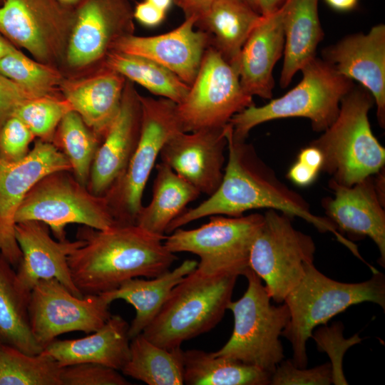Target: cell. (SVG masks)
<instances>
[{"instance_id": "6da1fadb", "label": "cell", "mask_w": 385, "mask_h": 385, "mask_svg": "<svg viewBox=\"0 0 385 385\" xmlns=\"http://www.w3.org/2000/svg\"><path fill=\"white\" fill-rule=\"evenodd\" d=\"M225 130L228 158L220 185L207 200L173 220L165 233L205 217H238L250 210L265 208L302 218L321 232H332L345 245L349 243L328 218L312 213L306 200L278 180L251 145L233 139L229 123Z\"/></svg>"}, {"instance_id": "7a4b0ae2", "label": "cell", "mask_w": 385, "mask_h": 385, "mask_svg": "<svg viewBox=\"0 0 385 385\" xmlns=\"http://www.w3.org/2000/svg\"><path fill=\"white\" fill-rule=\"evenodd\" d=\"M76 236L84 244L68 257L73 281L83 294H101L127 280L155 277L170 270L177 260L158 235L134 225L106 230L82 225Z\"/></svg>"}, {"instance_id": "3957f363", "label": "cell", "mask_w": 385, "mask_h": 385, "mask_svg": "<svg viewBox=\"0 0 385 385\" xmlns=\"http://www.w3.org/2000/svg\"><path fill=\"white\" fill-rule=\"evenodd\" d=\"M373 302L385 309V277L378 271L368 280L344 283L334 280L319 272L314 264L309 266L299 283L284 302L290 319L282 331L293 350V364L305 368L308 358L306 344L314 329L350 306Z\"/></svg>"}, {"instance_id": "277c9868", "label": "cell", "mask_w": 385, "mask_h": 385, "mask_svg": "<svg viewBox=\"0 0 385 385\" xmlns=\"http://www.w3.org/2000/svg\"><path fill=\"white\" fill-rule=\"evenodd\" d=\"M237 277L206 274L196 268L173 288L142 334L158 346L172 349L210 331L227 309Z\"/></svg>"}, {"instance_id": "5b68a950", "label": "cell", "mask_w": 385, "mask_h": 385, "mask_svg": "<svg viewBox=\"0 0 385 385\" xmlns=\"http://www.w3.org/2000/svg\"><path fill=\"white\" fill-rule=\"evenodd\" d=\"M374 103L367 90L354 86L342 98L332 124L310 144L323 155L321 170L341 185L351 186L384 166L385 149L372 133L368 118Z\"/></svg>"}, {"instance_id": "8992f818", "label": "cell", "mask_w": 385, "mask_h": 385, "mask_svg": "<svg viewBox=\"0 0 385 385\" xmlns=\"http://www.w3.org/2000/svg\"><path fill=\"white\" fill-rule=\"evenodd\" d=\"M300 71L302 80L284 96L262 106L253 104L232 117L229 123L233 139L245 140L254 127L280 118H308L316 131H324L332 124L342 98L354 86L353 81L316 58Z\"/></svg>"}, {"instance_id": "52a82bcc", "label": "cell", "mask_w": 385, "mask_h": 385, "mask_svg": "<svg viewBox=\"0 0 385 385\" xmlns=\"http://www.w3.org/2000/svg\"><path fill=\"white\" fill-rule=\"evenodd\" d=\"M243 275L248 285L242 297L230 302L234 317L232 334L215 356H223L252 365L272 374L284 359L279 339L290 314L287 304H271L272 299L261 279L249 267Z\"/></svg>"}, {"instance_id": "ba28073f", "label": "cell", "mask_w": 385, "mask_h": 385, "mask_svg": "<svg viewBox=\"0 0 385 385\" xmlns=\"http://www.w3.org/2000/svg\"><path fill=\"white\" fill-rule=\"evenodd\" d=\"M35 220L46 224L58 240H67L68 224L106 230L116 223L105 197L93 194L71 171L52 172L26 194L15 215V222Z\"/></svg>"}, {"instance_id": "9c48e42d", "label": "cell", "mask_w": 385, "mask_h": 385, "mask_svg": "<svg viewBox=\"0 0 385 385\" xmlns=\"http://www.w3.org/2000/svg\"><path fill=\"white\" fill-rule=\"evenodd\" d=\"M141 128L138 145L121 178L104 196L116 225H134L143 207L145 185L160 150L174 134L183 131L177 104L140 95Z\"/></svg>"}, {"instance_id": "30bf717a", "label": "cell", "mask_w": 385, "mask_h": 385, "mask_svg": "<svg viewBox=\"0 0 385 385\" xmlns=\"http://www.w3.org/2000/svg\"><path fill=\"white\" fill-rule=\"evenodd\" d=\"M292 217L267 210L249 256V267L265 282L271 299L278 304L284 302L314 264V242L294 227Z\"/></svg>"}, {"instance_id": "8fae6325", "label": "cell", "mask_w": 385, "mask_h": 385, "mask_svg": "<svg viewBox=\"0 0 385 385\" xmlns=\"http://www.w3.org/2000/svg\"><path fill=\"white\" fill-rule=\"evenodd\" d=\"M210 217L207 223L197 228L175 230L165 237L164 245L174 254L197 255V269L204 274L243 275L249 268L250 248L264 215Z\"/></svg>"}, {"instance_id": "7c38bea8", "label": "cell", "mask_w": 385, "mask_h": 385, "mask_svg": "<svg viewBox=\"0 0 385 385\" xmlns=\"http://www.w3.org/2000/svg\"><path fill=\"white\" fill-rule=\"evenodd\" d=\"M242 88L239 74L210 46L184 100L177 104L181 129L190 133L222 128L233 115L253 105Z\"/></svg>"}, {"instance_id": "4fadbf2b", "label": "cell", "mask_w": 385, "mask_h": 385, "mask_svg": "<svg viewBox=\"0 0 385 385\" xmlns=\"http://www.w3.org/2000/svg\"><path fill=\"white\" fill-rule=\"evenodd\" d=\"M74 19V8L57 0H4L0 34L35 60L60 68Z\"/></svg>"}, {"instance_id": "5bb4252c", "label": "cell", "mask_w": 385, "mask_h": 385, "mask_svg": "<svg viewBox=\"0 0 385 385\" xmlns=\"http://www.w3.org/2000/svg\"><path fill=\"white\" fill-rule=\"evenodd\" d=\"M133 20L130 0H81L74 7L63 64L79 73L101 68L115 43L134 34Z\"/></svg>"}, {"instance_id": "9a60e30c", "label": "cell", "mask_w": 385, "mask_h": 385, "mask_svg": "<svg viewBox=\"0 0 385 385\" xmlns=\"http://www.w3.org/2000/svg\"><path fill=\"white\" fill-rule=\"evenodd\" d=\"M109 305L101 294L77 297L56 279H41L29 302L33 335L43 349L62 334L94 332L111 316Z\"/></svg>"}, {"instance_id": "2e32d148", "label": "cell", "mask_w": 385, "mask_h": 385, "mask_svg": "<svg viewBox=\"0 0 385 385\" xmlns=\"http://www.w3.org/2000/svg\"><path fill=\"white\" fill-rule=\"evenodd\" d=\"M58 170L71 171L66 157L52 143L36 138L19 161L0 160V255L18 267L21 252L15 237V215L24 198L43 177Z\"/></svg>"}, {"instance_id": "e0dca14e", "label": "cell", "mask_w": 385, "mask_h": 385, "mask_svg": "<svg viewBox=\"0 0 385 385\" xmlns=\"http://www.w3.org/2000/svg\"><path fill=\"white\" fill-rule=\"evenodd\" d=\"M15 237L21 252L16 279L24 292L31 294L38 281L53 278L74 295H83L73 281L68 262V256L84 244L83 240H54L49 227L35 220L16 223Z\"/></svg>"}, {"instance_id": "ac0fdd59", "label": "cell", "mask_w": 385, "mask_h": 385, "mask_svg": "<svg viewBox=\"0 0 385 385\" xmlns=\"http://www.w3.org/2000/svg\"><path fill=\"white\" fill-rule=\"evenodd\" d=\"M141 118L140 94L126 79L118 112L91 165L87 188L93 194L104 197L123 176L139 140Z\"/></svg>"}, {"instance_id": "d6986e66", "label": "cell", "mask_w": 385, "mask_h": 385, "mask_svg": "<svg viewBox=\"0 0 385 385\" xmlns=\"http://www.w3.org/2000/svg\"><path fill=\"white\" fill-rule=\"evenodd\" d=\"M225 125L176 133L163 146L160 153L161 162L200 193L211 195L223 178L224 151L227 147Z\"/></svg>"}, {"instance_id": "ffe728a7", "label": "cell", "mask_w": 385, "mask_h": 385, "mask_svg": "<svg viewBox=\"0 0 385 385\" xmlns=\"http://www.w3.org/2000/svg\"><path fill=\"white\" fill-rule=\"evenodd\" d=\"M196 16L185 18L176 29L157 36L133 34L118 40L113 51L142 56L171 71L183 82H193L206 49L210 46V35L195 30Z\"/></svg>"}, {"instance_id": "44dd1931", "label": "cell", "mask_w": 385, "mask_h": 385, "mask_svg": "<svg viewBox=\"0 0 385 385\" xmlns=\"http://www.w3.org/2000/svg\"><path fill=\"white\" fill-rule=\"evenodd\" d=\"M324 61L338 74L360 83L376 104L381 128L385 125V26L366 34L349 36L323 51Z\"/></svg>"}, {"instance_id": "7402d4cb", "label": "cell", "mask_w": 385, "mask_h": 385, "mask_svg": "<svg viewBox=\"0 0 385 385\" xmlns=\"http://www.w3.org/2000/svg\"><path fill=\"white\" fill-rule=\"evenodd\" d=\"M334 197L323 202L329 220L338 232L351 239L371 238L380 252V265L385 266L384 202L379 197L372 176L351 185L331 179Z\"/></svg>"}, {"instance_id": "603a6c76", "label": "cell", "mask_w": 385, "mask_h": 385, "mask_svg": "<svg viewBox=\"0 0 385 385\" xmlns=\"http://www.w3.org/2000/svg\"><path fill=\"white\" fill-rule=\"evenodd\" d=\"M125 81L119 73L102 66L89 74L65 76L60 92L102 140L118 112Z\"/></svg>"}, {"instance_id": "cb8c5ba5", "label": "cell", "mask_w": 385, "mask_h": 385, "mask_svg": "<svg viewBox=\"0 0 385 385\" xmlns=\"http://www.w3.org/2000/svg\"><path fill=\"white\" fill-rule=\"evenodd\" d=\"M284 47L283 7L263 16L244 43L238 61L243 90L250 96L270 99L274 81L273 68Z\"/></svg>"}, {"instance_id": "d4e9b609", "label": "cell", "mask_w": 385, "mask_h": 385, "mask_svg": "<svg viewBox=\"0 0 385 385\" xmlns=\"http://www.w3.org/2000/svg\"><path fill=\"white\" fill-rule=\"evenodd\" d=\"M129 324L120 315H111L92 334L76 339H55L41 352L61 366L80 363L100 364L121 371L130 357Z\"/></svg>"}, {"instance_id": "484cf974", "label": "cell", "mask_w": 385, "mask_h": 385, "mask_svg": "<svg viewBox=\"0 0 385 385\" xmlns=\"http://www.w3.org/2000/svg\"><path fill=\"white\" fill-rule=\"evenodd\" d=\"M261 18L242 0H215L197 18L195 27L210 35V46L238 72L242 48Z\"/></svg>"}, {"instance_id": "4316f807", "label": "cell", "mask_w": 385, "mask_h": 385, "mask_svg": "<svg viewBox=\"0 0 385 385\" xmlns=\"http://www.w3.org/2000/svg\"><path fill=\"white\" fill-rule=\"evenodd\" d=\"M282 7L284 47L279 83L286 88L294 74L315 58L323 32L318 0H286Z\"/></svg>"}, {"instance_id": "83f0119b", "label": "cell", "mask_w": 385, "mask_h": 385, "mask_svg": "<svg viewBox=\"0 0 385 385\" xmlns=\"http://www.w3.org/2000/svg\"><path fill=\"white\" fill-rule=\"evenodd\" d=\"M197 263L194 260H186L173 270L151 279L135 277L113 290L101 293L110 304L114 300L123 299L134 307L135 316L128 329L130 339L143 332L155 317L173 288L195 270Z\"/></svg>"}, {"instance_id": "f1b7e54d", "label": "cell", "mask_w": 385, "mask_h": 385, "mask_svg": "<svg viewBox=\"0 0 385 385\" xmlns=\"http://www.w3.org/2000/svg\"><path fill=\"white\" fill-rule=\"evenodd\" d=\"M156 170L151 201L143 206L135 225L153 234L165 235L170 222L200 192L165 163L158 164Z\"/></svg>"}, {"instance_id": "f546056e", "label": "cell", "mask_w": 385, "mask_h": 385, "mask_svg": "<svg viewBox=\"0 0 385 385\" xmlns=\"http://www.w3.org/2000/svg\"><path fill=\"white\" fill-rule=\"evenodd\" d=\"M30 294L18 286L13 266L0 255V343L26 354H40L30 324Z\"/></svg>"}, {"instance_id": "4dcf8cb0", "label": "cell", "mask_w": 385, "mask_h": 385, "mask_svg": "<svg viewBox=\"0 0 385 385\" xmlns=\"http://www.w3.org/2000/svg\"><path fill=\"white\" fill-rule=\"evenodd\" d=\"M184 384L188 385H267L271 374L259 367L212 352L183 351Z\"/></svg>"}, {"instance_id": "1f68e13d", "label": "cell", "mask_w": 385, "mask_h": 385, "mask_svg": "<svg viewBox=\"0 0 385 385\" xmlns=\"http://www.w3.org/2000/svg\"><path fill=\"white\" fill-rule=\"evenodd\" d=\"M121 371L148 385H183V350L162 348L140 333L130 339V357Z\"/></svg>"}, {"instance_id": "d6a6232c", "label": "cell", "mask_w": 385, "mask_h": 385, "mask_svg": "<svg viewBox=\"0 0 385 385\" xmlns=\"http://www.w3.org/2000/svg\"><path fill=\"white\" fill-rule=\"evenodd\" d=\"M103 66L113 70L150 93L168 98L176 104L182 102L190 89L171 71L148 58L111 51Z\"/></svg>"}, {"instance_id": "836d02e7", "label": "cell", "mask_w": 385, "mask_h": 385, "mask_svg": "<svg viewBox=\"0 0 385 385\" xmlns=\"http://www.w3.org/2000/svg\"><path fill=\"white\" fill-rule=\"evenodd\" d=\"M101 141L79 114L71 111L61 120L51 143L66 157L76 180L87 187L91 165Z\"/></svg>"}, {"instance_id": "e575fe53", "label": "cell", "mask_w": 385, "mask_h": 385, "mask_svg": "<svg viewBox=\"0 0 385 385\" xmlns=\"http://www.w3.org/2000/svg\"><path fill=\"white\" fill-rule=\"evenodd\" d=\"M61 368L43 352L29 354L0 343V385H62Z\"/></svg>"}, {"instance_id": "d590c367", "label": "cell", "mask_w": 385, "mask_h": 385, "mask_svg": "<svg viewBox=\"0 0 385 385\" xmlns=\"http://www.w3.org/2000/svg\"><path fill=\"white\" fill-rule=\"evenodd\" d=\"M0 73L32 98L61 94L65 77L60 68L33 60L16 47L0 60Z\"/></svg>"}, {"instance_id": "8d00e7d4", "label": "cell", "mask_w": 385, "mask_h": 385, "mask_svg": "<svg viewBox=\"0 0 385 385\" xmlns=\"http://www.w3.org/2000/svg\"><path fill=\"white\" fill-rule=\"evenodd\" d=\"M71 111L70 103L61 93L29 99L14 115L24 122L36 138L51 143L58 124Z\"/></svg>"}, {"instance_id": "74e56055", "label": "cell", "mask_w": 385, "mask_h": 385, "mask_svg": "<svg viewBox=\"0 0 385 385\" xmlns=\"http://www.w3.org/2000/svg\"><path fill=\"white\" fill-rule=\"evenodd\" d=\"M62 385H128L118 370L96 363H80L61 368Z\"/></svg>"}, {"instance_id": "f35d334b", "label": "cell", "mask_w": 385, "mask_h": 385, "mask_svg": "<svg viewBox=\"0 0 385 385\" xmlns=\"http://www.w3.org/2000/svg\"><path fill=\"white\" fill-rule=\"evenodd\" d=\"M333 383L329 363L307 369L295 366L292 360H282L271 375L272 385H329Z\"/></svg>"}, {"instance_id": "ab89813d", "label": "cell", "mask_w": 385, "mask_h": 385, "mask_svg": "<svg viewBox=\"0 0 385 385\" xmlns=\"http://www.w3.org/2000/svg\"><path fill=\"white\" fill-rule=\"evenodd\" d=\"M36 137L18 117H10L0 128V160L14 163L30 151V144Z\"/></svg>"}, {"instance_id": "60d3db41", "label": "cell", "mask_w": 385, "mask_h": 385, "mask_svg": "<svg viewBox=\"0 0 385 385\" xmlns=\"http://www.w3.org/2000/svg\"><path fill=\"white\" fill-rule=\"evenodd\" d=\"M34 98L0 73V128L26 101Z\"/></svg>"}, {"instance_id": "b9f144b4", "label": "cell", "mask_w": 385, "mask_h": 385, "mask_svg": "<svg viewBox=\"0 0 385 385\" xmlns=\"http://www.w3.org/2000/svg\"><path fill=\"white\" fill-rule=\"evenodd\" d=\"M166 14L145 0L137 3L133 9L134 19L148 27L160 25L165 19Z\"/></svg>"}, {"instance_id": "7bdbcfd3", "label": "cell", "mask_w": 385, "mask_h": 385, "mask_svg": "<svg viewBox=\"0 0 385 385\" xmlns=\"http://www.w3.org/2000/svg\"><path fill=\"white\" fill-rule=\"evenodd\" d=\"M319 172L297 160L287 173L288 178L295 185L306 187L311 185L317 178Z\"/></svg>"}, {"instance_id": "ee69618b", "label": "cell", "mask_w": 385, "mask_h": 385, "mask_svg": "<svg viewBox=\"0 0 385 385\" xmlns=\"http://www.w3.org/2000/svg\"><path fill=\"white\" fill-rule=\"evenodd\" d=\"M215 0H173V3L182 9L185 18L204 14Z\"/></svg>"}, {"instance_id": "f6af8a7d", "label": "cell", "mask_w": 385, "mask_h": 385, "mask_svg": "<svg viewBox=\"0 0 385 385\" xmlns=\"http://www.w3.org/2000/svg\"><path fill=\"white\" fill-rule=\"evenodd\" d=\"M297 160L319 172L323 164V155L319 149L310 145L301 150Z\"/></svg>"}, {"instance_id": "bcb514c9", "label": "cell", "mask_w": 385, "mask_h": 385, "mask_svg": "<svg viewBox=\"0 0 385 385\" xmlns=\"http://www.w3.org/2000/svg\"><path fill=\"white\" fill-rule=\"evenodd\" d=\"M286 0H255L256 11L262 16H268L279 9Z\"/></svg>"}, {"instance_id": "7dc6e473", "label": "cell", "mask_w": 385, "mask_h": 385, "mask_svg": "<svg viewBox=\"0 0 385 385\" xmlns=\"http://www.w3.org/2000/svg\"><path fill=\"white\" fill-rule=\"evenodd\" d=\"M332 9L346 12L354 9L359 0H324Z\"/></svg>"}, {"instance_id": "c3c4849f", "label": "cell", "mask_w": 385, "mask_h": 385, "mask_svg": "<svg viewBox=\"0 0 385 385\" xmlns=\"http://www.w3.org/2000/svg\"><path fill=\"white\" fill-rule=\"evenodd\" d=\"M5 37L0 34V60L15 48Z\"/></svg>"}, {"instance_id": "681fc988", "label": "cell", "mask_w": 385, "mask_h": 385, "mask_svg": "<svg viewBox=\"0 0 385 385\" xmlns=\"http://www.w3.org/2000/svg\"><path fill=\"white\" fill-rule=\"evenodd\" d=\"M153 5H154L158 9L165 11H167L170 9L172 4H173V0H145Z\"/></svg>"}, {"instance_id": "f907efd6", "label": "cell", "mask_w": 385, "mask_h": 385, "mask_svg": "<svg viewBox=\"0 0 385 385\" xmlns=\"http://www.w3.org/2000/svg\"><path fill=\"white\" fill-rule=\"evenodd\" d=\"M63 6L74 8L81 0H57Z\"/></svg>"}, {"instance_id": "816d5d0a", "label": "cell", "mask_w": 385, "mask_h": 385, "mask_svg": "<svg viewBox=\"0 0 385 385\" xmlns=\"http://www.w3.org/2000/svg\"><path fill=\"white\" fill-rule=\"evenodd\" d=\"M244 1L245 2H246L247 4H248L251 7H252L255 11H256V8H255V0H242Z\"/></svg>"}, {"instance_id": "f5cc1de1", "label": "cell", "mask_w": 385, "mask_h": 385, "mask_svg": "<svg viewBox=\"0 0 385 385\" xmlns=\"http://www.w3.org/2000/svg\"><path fill=\"white\" fill-rule=\"evenodd\" d=\"M4 0H0V6L3 4Z\"/></svg>"}]
</instances>
